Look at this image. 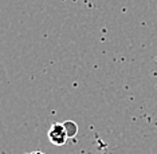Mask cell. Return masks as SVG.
Here are the masks:
<instances>
[{"instance_id": "6da1fadb", "label": "cell", "mask_w": 157, "mask_h": 154, "mask_svg": "<svg viewBox=\"0 0 157 154\" xmlns=\"http://www.w3.org/2000/svg\"><path fill=\"white\" fill-rule=\"evenodd\" d=\"M47 137H48V141L55 146L66 145L67 139H69L65 126H63V123H59V122H55L51 125V127L47 131Z\"/></svg>"}, {"instance_id": "7a4b0ae2", "label": "cell", "mask_w": 157, "mask_h": 154, "mask_svg": "<svg viewBox=\"0 0 157 154\" xmlns=\"http://www.w3.org/2000/svg\"><path fill=\"white\" fill-rule=\"evenodd\" d=\"M63 126L66 129V133H67V137L69 138H74L78 133V125L74 122V121H66L63 122Z\"/></svg>"}]
</instances>
